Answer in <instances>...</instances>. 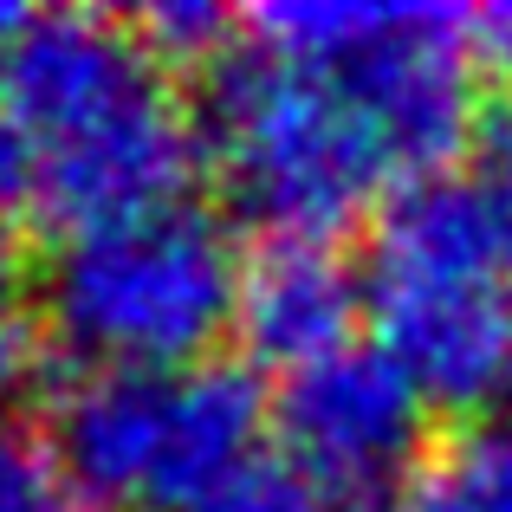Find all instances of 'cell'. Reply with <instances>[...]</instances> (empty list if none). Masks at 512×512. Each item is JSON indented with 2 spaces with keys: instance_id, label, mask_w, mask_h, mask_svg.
<instances>
[{
  "instance_id": "1",
  "label": "cell",
  "mask_w": 512,
  "mask_h": 512,
  "mask_svg": "<svg viewBox=\"0 0 512 512\" xmlns=\"http://www.w3.org/2000/svg\"><path fill=\"white\" fill-rule=\"evenodd\" d=\"M0 124L33 163V221L59 234L182 201L201 117L169 65L117 13H26L0 72Z\"/></svg>"
},
{
  "instance_id": "2",
  "label": "cell",
  "mask_w": 512,
  "mask_h": 512,
  "mask_svg": "<svg viewBox=\"0 0 512 512\" xmlns=\"http://www.w3.org/2000/svg\"><path fill=\"white\" fill-rule=\"evenodd\" d=\"M363 305L376 344L428 402L474 409L512 363V201L480 175L441 169L376 208Z\"/></svg>"
},
{
  "instance_id": "3",
  "label": "cell",
  "mask_w": 512,
  "mask_h": 512,
  "mask_svg": "<svg viewBox=\"0 0 512 512\" xmlns=\"http://www.w3.org/2000/svg\"><path fill=\"white\" fill-rule=\"evenodd\" d=\"M201 150L247 221L299 240H338L363 208L402 188L376 111L331 65L240 39L208 72Z\"/></svg>"
},
{
  "instance_id": "4",
  "label": "cell",
  "mask_w": 512,
  "mask_h": 512,
  "mask_svg": "<svg viewBox=\"0 0 512 512\" xmlns=\"http://www.w3.org/2000/svg\"><path fill=\"white\" fill-rule=\"evenodd\" d=\"M240 247L227 221L195 201L59 234L39 279V312L85 363L169 370L201 363L234 325Z\"/></svg>"
},
{
  "instance_id": "5",
  "label": "cell",
  "mask_w": 512,
  "mask_h": 512,
  "mask_svg": "<svg viewBox=\"0 0 512 512\" xmlns=\"http://www.w3.org/2000/svg\"><path fill=\"white\" fill-rule=\"evenodd\" d=\"M266 428V389L247 363L201 357L169 370L85 363L52 396V454L117 512H175L214 474L247 461Z\"/></svg>"
},
{
  "instance_id": "6",
  "label": "cell",
  "mask_w": 512,
  "mask_h": 512,
  "mask_svg": "<svg viewBox=\"0 0 512 512\" xmlns=\"http://www.w3.org/2000/svg\"><path fill=\"white\" fill-rule=\"evenodd\" d=\"M247 39L350 78V91L383 124L402 182L441 175L454 150H467L480 98L461 13L383 0H273L247 13Z\"/></svg>"
},
{
  "instance_id": "7",
  "label": "cell",
  "mask_w": 512,
  "mask_h": 512,
  "mask_svg": "<svg viewBox=\"0 0 512 512\" xmlns=\"http://www.w3.org/2000/svg\"><path fill=\"white\" fill-rule=\"evenodd\" d=\"M279 448L318 487H383L415 467L428 396L383 344H344L279 383Z\"/></svg>"
},
{
  "instance_id": "8",
  "label": "cell",
  "mask_w": 512,
  "mask_h": 512,
  "mask_svg": "<svg viewBox=\"0 0 512 512\" xmlns=\"http://www.w3.org/2000/svg\"><path fill=\"white\" fill-rule=\"evenodd\" d=\"M363 312H370L363 305V273L338 253V240L273 234L240 266L234 331L247 344V357L279 376L357 344Z\"/></svg>"
},
{
  "instance_id": "9",
  "label": "cell",
  "mask_w": 512,
  "mask_h": 512,
  "mask_svg": "<svg viewBox=\"0 0 512 512\" xmlns=\"http://www.w3.org/2000/svg\"><path fill=\"white\" fill-rule=\"evenodd\" d=\"M396 512H512V422H467L428 441Z\"/></svg>"
},
{
  "instance_id": "10",
  "label": "cell",
  "mask_w": 512,
  "mask_h": 512,
  "mask_svg": "<svg viewBox=\"0 0 512 512\" xmlns=\"http://www.w3.org/2000/svg\"><path fill=\"white\" fill-rule=\"evenodd\" d=\"M0 512H117L59 467L46 435L0 415Z\"/></svg>"
},
{
  "instance_id": "11",
  "label": "cell",
  "mask_w": 512,
  "mask_h": 512,
  "mask_svg": "<svg viewBox=\"0 0 512 512\" xmlns=\"http://www.w3.org/2000/svg\"><path fill=\"white\" fill-rule=\"evenodd\" d=\"M318 500H325V487L286 448H253L247 461L214 474L195 500H182L175 512H318Z\"/></svg>"
},
{
  "instance_id": "12",
  "label": "cell",
  "mask_w": 512,
  "mask_h": 512,
  "mask_svg": "<svg viewBox=\"0 0 512 512\" xmlns=\"http://www.w3.org/2000/svg\"><path fill=\"white\" fill-rule=\"evenodd\" d=\"M130 26L150 39V52L163 65H201V72H214L240 46V26L247 20H234L214 0H156V7L130 13Z\"/></svg>"
},
{
  "instance_id": "13",
  "label": "cell",
  "mask_w": 512,
  "mask_h": 512,
  "mask_svg": "<svg viewBox=\"0 0 512 512\" xmlns=\"http://www.w3.org/2000/svg\"><path fill=\"white\" fill-rule=\"evenodd\" d=\"M33 370H39V312H33V299H26L20 253L0 234V402L33 383Z\"/></svg>"
},
{
  "instance_id": "14",
  "label": "cell",
  "mask_w": 512,
  "mask_h": 512,
  "mask_svg": "<svg viewBox=\"0 0 512 512\" xmlns=\"http://www.w3.org/2000/svg\"><path fill=\"white\" fill-rule=\"evenodd\" d=\"M467 175H480L493 195L512 201V85L480 98L474 124H467Z\"/></svg>"
},
{
  "instance_id": "15",
  "label": "cell",
  "mask_w": 512,
  "mask_h": 512,
  "mask_svg": "<svg viewBox=\"0 0 512 512\" xmlns=\"http://www.w3.org/2000/svg\"><path fill=\"white\" fill-rule=\"evenodd\" d=\"M461 33H467V59H480L487 72H500L512 85V0L461 13Z\"/></svg>"
},
{
  "instance_id": "16",
  "label": "cell",
  "mask_w": 512,
  "mask_h": 512,
  "mask_svg": "<svg viewBox=\"0 0 512 512\" xmlns=\"http://www.w3.org/2000/svg\"><path fill=\"white\" fill-rule=\"evenodd\" d=\"M318 512H396V493H383V487H325Z\"/></svg>"
},
{
  "instance_id": "17",
  "label": "cell",
  "mask_w": 512,
  "mask_h": 512,
  "mask_svg": "<svg viewBox=\"0 0 512 512\" xmlns=\"http://www.w3.org/2000/svg\"><path fill=\"white\" fill-rule=\"evenodd\" d=\"M20 20H26L20 7H0V72H7V46H13V33H20Z\"/></svg>"
},
{
  "instance_id": "18",
  "label": "cell",
  "mask_w": 512,
  "mask_h": 512,
  "mask_svg": "<svg viewBox=\"0 0 512 512\" xmlns=\"http://www.w3.org/2000/svg\"><path fill=\"white\" fill-rule=\"evenodd\" d=\"M500 402H506V422H512V363H506V383H500Z\"/></svg>"
}]
</instances>
